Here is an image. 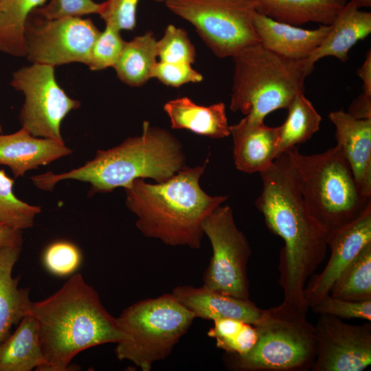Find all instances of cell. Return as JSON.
<instances>
[{
    "label": "cell",
    "mask_w": 371,
    "mask_h": 371,
    "mask_svg": "<svg viewBox=\"0 0 371 371\" xmlns=\"http://www.w3.org/2000/svg\"><path fill=\"white\" fill-rule=\"evenodd\" d=\"M260 174L262 190L256 207L269 230L284 243L278 264L283 302L308 311L304 289L326 257L327 234L311 216L286 152Z\"/></svg>",
    "instance_id": "cell-1"
},
{
    "label": "cell",
    "mask_w": 371,
    "mask_h": 371,
    "mask_svg": "<svg viewBox=\"0 0 371 371\" xmlns=\"http://www.w3.org/2000/svg\"><path fill=\"white\" fill-rule=\"evenodd\" d=\"M46 365L41 371H68L82 351L127 341L129 336L102 304L98 292L76 273L48 297L32 302Z\"/></svg>",
    "instance_id": "cell-2"
},
{
    "label": "cell",
    "mask_w": 371,
    "mask_h": 371,
    "mask_svg": "<svg viewBox=\"0 0 371 371\" xmlns=\"http://www.w3.org/2000/svg\"><path fill=\"white\" fill-rule=\"evenodd\" d=\"M207 162L185 166L161 183L137 179L124 188L126 205L136 216V227L144 236L170 246L201 247L204 219L228 198L209 195L201 188Z\"/></svg>",
    "instance_id": "cell-3"
},
{
    "label": "cell",
    "mask_w": 371,
    "mask_h": 371,
    "mask_svg": "<svg viewBox=\"0 0 371 371\" xmlns=\"http://www.w3.org/2000/svg\"><path fill=\"white\" fill-rule=\"evenodd\" d=\"M181 142L166 129L143 123L142 133L120 145L99 150L95 157L80 168L67 172H47L30 179L38 188L53 190L63 180L89 183V196L124 189L137 179L149 178L157 183L168 180L186 166Z\"/></svg>",
    "instance_id": "cell-4"
},
{
    "label": "cell",
    "mask_w": 371,
    "mask_h": 371,
    "mask_svg": "<svg viewBox=\"0 0 371 371\" xmlns=\"http://www.w3.org/2000/svg\"><path fill=\"white\" fill-rule=\"evenodd\" d=\"M232 59L230 109L254 122H263L273 111L287 109L297 95L304 93L305 80L314 69L306 59L282 56L260 43L245 47Z\"/></svg>",
    "instance_id": "cell-5"
},
{
    "label": "cell",
    "mask_w": 371,
    "mask_h": 371,
    "mask_svg": "<svg viewBox=\"0 0 371 371\" xmlns=\"http://www.w3.org/2000/svg\"><path fill=\"white\" fill-rule=\"evenodd\" d=\"M285 152L311 216L327 235L371 208V198L361 192L339 145L309 155L300 153L296 146Z\"/></svg>",
    "instance_id": "cell-6"
},
{
    "label": "cell",
    "mask_w": 371,
    "mask_h": 371,
    "mask_svg": "<svg viewBox=\"0 0 371 371\" xmlns=\"http://www.w3.org/2000/svg\"><path fill=\"white\" fill-rule=\"evenodd\" d=\"M306 313L284 302L265 309L260 321L254 325L255 345L243 355L226 354L229 367L240 371L311 370L317 355V337Z\"/></svg>",
    "instance_id": "cell-7"
},
{
    "label": "cell",
    "mask_w": 371,
    "mask_h": 371,
    "mask_svg": "<svg viewBox=\"0 0 371 371\" xmlns=\"http://www.w3.org/2000/svg\"><path fill=\"white\" fill-rule=\"evenodd\" d=\"M195 318L171 293L135 302L117 317L130 339L117 344L116 357L150 371L170 355Z\"/></svg>",
    "instance_id": "cell-8"
},
{
    "label": "cell",
    "mask_w": 371,
    "mask_h": 371,
    "mask_svg": "<svg viewBox=\"0 0 371 371\" xmlns=\"http://www.w3.org/2000/svg\"><path fill=\"white\" fill-rule=\"evenodd\" d=\"M167 8L190 23L218 58H232L259 43L254 29V0H166Z\"/></svg>",
    "instance_id": "cell-9"
},
{
    "label": "cell",
    "mask_w": 371,
    "mask_h": 371,
    "mask_svg": "<svg viewBox=\"0 0 371 371\" xmlns=\"http://www.w3.org/2000/svg\"><path fill=\"white\" fill-rule=\"evenodd\" d=\"M202 229L212 249L203 285L225 295L249 299L247 264L252 251L235 223L232 207H216L204 219Z\"/></svg>",
    "instance_id": "cell-10"
},
{
    "label": "cell",
    "mask_w": 371,
    "mask_h": 371,
    "mask_svg": "<svg viewBox=\"0 0 371 371\" xmlns=\"http://www.w3.org/2000/svg\"><path fill=\"white\" fill-rule=\"evenodd\" d=\"M10 84L24 95L19 120L22 127L37 137L65 143L60 125L65 116L80 106L56 80L54 67L32 63L16 70Z\"/></svg>",
    "instance_id": "cell-11"
},
{
    "label": "cell",
    "mask_w": 371,
    "mask_h": 371,
    "mask_svg": "<svg viewBox=\"0 0 371 371\" xmlns=\"http://www.w3.org/2000/svg\"><path fill=\"white\" fill-rule=\"evenodd\" d=\"M100 32L89 19H47L33 11L24 29L25 57L32 63L53 67L72 63L87 65Z\"/></svg>",
    "instance_id": "cell-12"
},
{
    "label": "cell",
    "mask_w": 371,
    "mask_h": 371,
    "mask_svg": "<svg viewBox=\"0 0 371 371\" xmlns=\"http://www.w3.org/2000/svg\"><path fill=\"white\" fill-rule=\"evenodd\" d=\"M317 355L313 371H361L371 363V324H349L320 315L315 325Z\"/></svg>",
    "instance_id": "cell-13"
},
{
    "label": "cell",
    "mask_w": 371,
    "mask_h": 371,
    "mask_svg": "<svg viewBox=\"0 0 371 371\" xmlns=\"http://www.w3.org/2000/svg\"><path fill=\"white\" fill-rule=\"evenodd\" d=\"M371 242V208L345 227L327 235L330 256L324 269L313 274L304 289L308 308L328 295L344 269Z\"/></svg>",
    "instance_id": "cell-14"
},
{
    "label": "cell",
    "mask_w": 371,
    "mask_h": 371,
    "mask_svg": "<svg viewBox=\"0 0 371 371\" xmlns=\"http://www.w3.org/2000/svg\"><path fill=\"white\" fill-rule=\"evenodd\" d=\"M328 118L359 189L371 198V118H356L343 109L329 113Z\"/></svg>",
    "instance_id": "cell-15"
},
{
    "label": "cell",
    "mask_w": 371,
    "mask_h": 371,
    "mask_svg": "<svg viewBox=\"0 0 371 371\" xmlns=\"http://www.w3.org/2000/svg\"><path fill=\"white\" fill-rule=\"evenodd\" d=\"M171 293L195 317L212 321L229 318L256 325L260 321L265 310L249 299L225 295L203 284L200 287L178 286Z\"/></svg>",
    "instance_id": "cell-16"
},
{
    "label": "cell",
    "mask_w": 371,
    "mask_h": 371,
    "mask_svg": "<svg viewBox=\"0 0 371 371\" xmlns=\"http://www.w3.org/2000/svg\"><path fill=\"white\" fill-rule=\"evenodd\" d=\"M234 142L233 157L236 168L245 173L268 169L278 155L279 129L245 117L230 125Z\"/></svg>",
    "instance_id": "cell-17"
},
{
    "label": "cell",
    "mask_w": 371,
    "mask_h": 371,
    "mask_svg": "<svg viewBox=\"0 0 371 371\" xmlns=\"http://www.w3.org/2000/svg\"><path fill=\"white\" fill-rule=\"evenodd\" d=\"M253 24L260 43L265 47L294 60L308 58L330 30V25H319L313 30L304 29L273 20L256 11Z\"/></svg>",
    "instance_id": "cell-18"
},
{
    "label": "cell",
    "mask_w": 371,
    "mask_h": 371,
    "mask_svg": "<svg viewBox=\"0 0 371 371\" xmlns=\"http://www.w3.org/2000/svg\"><path fill=\"white\" fill-rule=\"evenodd\" d=\"M71 152L65 143L34 137L23 127L12 134H0V164L8 166L15 177Z\"/></svg>",
    "instance_id": "cell-19"
},
{
    "label": "cell",
    "mask_w": 371,
    "mask_h": 371,
    "mask_svg": "<svg viewBox=\"0 0 371 371\" xmlns=\"http://www.w3.org/2000/svg\"><path fill=\"white\" fill-rule=\"evenodd\" d=\"M371 33V12L360 10L350 1L330 24V30L320 45L306 58L314 66L319 60L333 56L345 63L350 49Z\"/></svg>",
    "instance_id": "cell-20"
},
{
    "label": "cell",
    "mask_w": 371,
    "mask_h": 371,
    "mask_svg": "<svg viewBox=\"0 0 371 371\" xmlns=\"http://www.w3.org/2000/svg\"><path fill=\"white\" fill-rule=\"evenodd\" d=\"M164 111L174 129H186L214 139L230 135V125L223 102L203 106L188 97H181L166 102Z\"/></svg>",
    "instance_id": "cell-21"
},
{
    "label": "cell",
    "mask_w": 371,
    "mask_h": 371,
    "mask_svg": "<svg viewBox=\"0 0 371 371\" xmlns=\"http://www.w3.org/2000/svg\"><path fill=\"white\" fill-rule=\"evenodd\" d=\"M22 246L0 247V344L29 315L32 301L29 288H19V277L13 278L12 271L19 259Z\"/></svg>",
    "instance_id": "cell-22"
},
{
    "label": "cell",
    "mask_w": 371,
    "mask_h": 371,
    "mask_svg": "<svg viewBox=\"0 0 371 371\" xmlns=\"http://www.w3.org/2000/svg\"><path fill=\"white\" fill-rule=\"evenodd\" d=\"M257 12L300 26L307 23L330 25L347 0H254Z\"/></svg>",
    "instance_id": "cell-23"
},
{
    "label": "cell",
    "mask_w": 371,
    "mask_h": 371,
    "mask_svg": "<svg viewBox=\"0 0 371 371\" xmlns=\"http://www.w3.org/2000/svg\"><path fill=\"white\" fill-rule=\"evenodd\" d=\"M46 361L42 352L38 324L25 315L15 331L0 344V371L42 370Z\"/></svg>",
    "instance_id": "cell-24"
},
{
    "label": "cell",
    "mask_w": 371,
    "mask_h": 371,
    "mask_svg": "<svg viewBox=\"0 0 371 371\" xmlns=\"http://www.w3.org/2000/svg\"><path fill=\"white\" fill-rule=\"evenodd\" d=\"M158 57L157 40L151 31L125 41L113 68L117 78L128 86H143L150 78Z\"/></svg>",
    "instance_id": "cell-25"
},
{
    "label": "cell",
    "mask_w": 371,
    "mask_h": 371,
    "mask_svg": "<svg viewBox=\"0 0 371 371\" xmlns=\"http://www.w3.org/2000/svg\"><path fill=\"white\" fill-rule=\"evenodd\" d=\"M46 0H1L0 52L25 57L24 29L27 18Z\"/></svg>",
    "instance_id": "cell-26"
},
{
    "label": "cell",
    "mask_w": 371,
    "mask_h": 371,
    "mask_svg": "<svg viewBox=\"0 0 371 371\" xmlns=\"http://www.w3.org/2000/svg\"><path fill=\"white\" fill-rule=\"evenodd\" d=\"M284 122L278 126V155L311 139L319 130L322 117L304 93L297 95L288 108Z\"/></svg>",
    "instance_id": "cell-27"
},
{
    "label": "cell",
    "mask_w": 371,
    "mask_h": 371,
    "mask_svg": "<svg viewBox=\"0 0 371 371\" xmlns=\"http://www.w3.org/2000/svg\"><path fill=\"white\" fill-rule=\"evenodd\" d=\"M329 294L351 301L371 300V242L344 269Z\"/></svg>",
    "instance_id": "cell-28"
},
{
    "label": "cell",
    "mask_w": 371,
    "mask_h": 371,
    "mask_svg": "<svg viewBox=\"0 0 371 371\" xmlns=\"http://www.w3.org/2000/svg\"><path fill=\"white\" fill-rule=\"evenodd\" d=\"M213 322L207 335L214 339L216 347L226 354L243 355L255 345L257 332L254 325L229 318L215 319Z\"/></svg>",
    "instance_id": "cell-29"
},
{
    "label": "cell",
    "mask_w": 371,
    "mask_h": 371,
    "mask_svg": "<svg viewBox=\"0 0 371 371\" xmlns=\"http://www.w3.org/2000/svg\"><path fill=\"white\" fill-rule=\"evenodd\" d=\"M14 180L0 170V224L23 230L33 226L40 206L30 205L14 194Z\"/></svg>",
    "instance_id": "cell-30"
},
{
    "label": "cell",
    "mask_w": 371,
    "mask_h": 371,
    "mask_svg": "<svg viewBox=\"0 0 371 371\" xmlns=\"http://www.w3.org/2000/svg\"><path fill=\"white\" fill-rule=\"evenodd\" d=\"M158 57L161 62L187 63L195 61L196 49L187 32L174 25H168L162 37L157 40Z\"/></svg>",
    "instance_id": "cell-31"
},
{
    "label": "cell",
    "mask_w": 371,
    "mask_h": 371,
    "mask_svg": "<svg viewBox=\"0 0 371 371\" xmlns=\"http://www.w3.org/2000/svg\"><path fill=\"white\" fill-rule=\"evenodd\" d=\"M125 41L120 31L105 25L95 39L91 50L87 66L91 71H99L113 67L122 51Z\"/></svg>",
    "instance_id": "cell-32"
},
{
    "label": "cell",
    "mask_w": 371,
    "mask_h": 371,
    "mask_svg": "<svg viewBox=\"0 0 371 371\" xmlns=\"http://www.w3.org/2000/svg\"><path fill=\"white\" fill-rule=\"evenodd\" d=\"M82 254L74 244L65 240L50 244L43 254V263L45 269L57 276L73 274L80 267Z\"/></svg>",
    "instance_id": "cell-33"
},
{
    "label": "cell",
    "mask_w": 371,
    "mask_h": 371,
    "mask_svg": "<svg viewBox=\"0 0 371 371\" xmlns=\"http://www.w3.org/2000/svg\"><path fill=\"white\" fill-rule=\"evenodd\" d=\"M316 314L329 315L340 319H361L371 321V300L351 301L333 297H324L311 307Z\"/></svg>",
    "instance_id": "cell-34"
},
{
    "label": "cell",
    "mask_w": 371,
    "mask_h": 371,
    "mask_svg": "<svg viewBox=\"0 0 371 371\" xmlns=\"http://www.w3.org/2000/svg\"><path fill=\"white\" fill-rule=\"evenodd\" d=\"M139 0H106L101 3L99 15L105 25L120 31L133 30L137 24V9Z\"/></svg>",
    "instance_id": "cell-35"
},
{
    "label": "cell",
    "mask_w": 371,
    "mask_h": 371,
    "mask_svg": "<svg viewBox=\"0 0 371 371\" xmlns=\"http://www.w3.org/2000/svg\"><path fill=\"white\" fill-rule=\"evenodd\" d=\"M101 3L93 0H49V2L34 10L47 19L99 14Z\"/></svg>",
    "instance_id": "cell-36"
},
{
    "label": "cell",
    "mask_w": 371,
    "mask_h": 371,
    "mask_svg": "<svg viewBox=\"0 0 371 371\" xmlns=\"http://www.w3.org/2000/svg\"><path fill=\"white\" fill-rule=\"evenodd\" d=\"M152 78L157 79L166 86L179 87L189 82H200L203 75L190 64L172 63L159 61L155 64Z\"/></svg>",
    "instance_id": "cell-37"
},
{
    "label": "cell",
    "mask_w": 371,
    "mask_h": 371,
    "mask_svg": "<svg viewBox=\"0 0 371 371\" xmlns=\"http://www.w3.org/2000/svg\"><path fill=\"white\" fill-rule=\"evenodd\" d=\"M347 112L356 118H371V95L361 92L352 102Z\"/></svg>",
    "instance_id": "cell-38"
},
{
    "label": "cell",
    "mask_w": 371,
    "mask_h": 371,
    "mask_svg": "<svg viewBox=\"0 0 371 371\" xmlns=\"http://www.w3.org/2000/svg\"><path fill=\"white\" fill-rule=\"evenodd\" d=\"M22 230L0 224V247L3 246H22Z\"/></svg>",
    "instance_id": "cell-39"
},
{
    "label": "cell",
    "mask_w": 371,
    "mask_h": 371,
    "mask_svg": "<svg viewBox=\"0 0 371 371\" xmlns=\"http://www.w3.org/2000/svg\"><path fill=\"white\" fill-rule=\"evenodd\" d=\"M357 76L362 81V92L371 95V51L367 52L362 65L357 69Z\"/></svg>",
    "instance_id": "cell-40"
},
{
    "label": "cell",
    "mask_w": 371,
    "mask_h": 371,
    "mask_svg": "<svg viewBox=\"0 0 371 371\" xmlns=\"http://www.w3.org/2000/svg\"><path fill=\"white\" fill-rule=\"evenodd\" d=\"M349 1L359 8L371 7V0H350Z\"/></svg>",
    "instance_id": "cell-41"
},
{
    "label": "cell",
    "mask_w": 371,
    "mask_h": 371,
    "mask_svg": "<svg viewBox=\"0 0 371 371\" xmlns=\"http://www.w3.org/2000/svg\"><path fill=\"white\" fill-rule=\"evenodd\" d=\"M157 2H164L166 0H152Z\"/></svg>",
    "instance_id": "cell-42"
},
{
    "label": "cell",
    "mask_w": 371,
    "mask_h": 371,
    "mask_svg": "<svg viewBox=\"0 0 371 371\" xmlns=\"http://www.w3.org/2000/svg\"><path fill=\"white\" fill-rule=\"evenodd\" d=\"M1 132H2V130H1V125H0V134L1 133Z\"/></svg>",
    "instance_id": "cell-43"
},
{
    "label": "cell",
    "mask_w": 371,
    "mask_h": 371,
    "mask_svg": "<svg viewBox=\"0 0 371 371\" xmlns=\"http://www.w3.org/2000/svg\"><path fill=\"white\" fill-rule=\"evenodd\" d=\"M0 1H1V0H0Z\"/></svg>",
    "instance_id": "cell-44"
}]
</instances>
